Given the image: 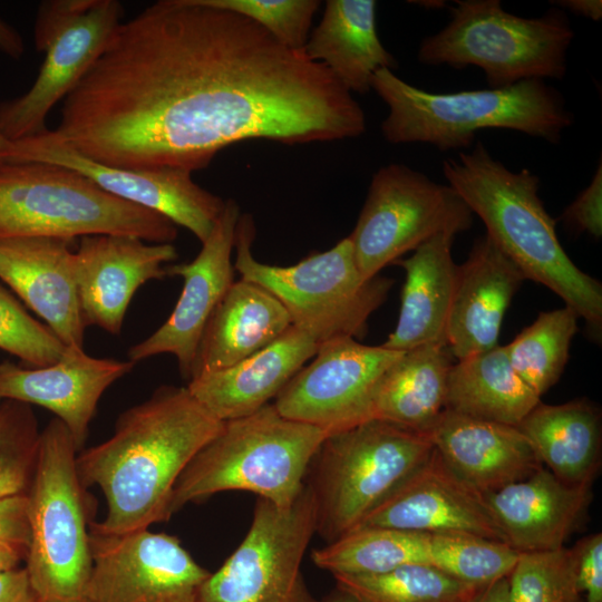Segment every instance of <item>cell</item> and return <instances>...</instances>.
<instances>
[{
	"mask_svg": "<svg viewBox=\"0 0 602 602\" xmlns=\"http://www.w3.org/2000/svg\"><path fill=\"white\" fill-rule=\"evenodd\" d=\"M572 548L520 553L508 575L509 602H583Z\"/></svg>",
	"mask_w": 602,
	"mask_h": 602,
	"instance_id": "35",
	"label": "cell"
},
{
	"mask_svg": "<svg viewBox=\"0 0 602 602\" xmlns=\"http://www.w3.org/2000/svg\"><path fill=\"white\" fill-rule=\"evenodd\" d=\"M404 353L350 337L319 343L313 360L281 389L273 402L284 417L330 433L370 419L376 386Z\"/></svg>",
	"mask_w": 602,
	"mask_h": 602,
	"instance_id": "15",
	"label": "cell"
},
{
	"mask_svg": "<svg viewBox=\"0 0 602 602\" xmlns=\"http://www.w3.org/2000/svg\"><path fill=\"white\" fill-rule=\"evenodd\" d=\"M453 358L445 343L404 351L376 386L370 419L426 434L445 409Z\"/></svg>",
	"mask_w": 602,
	"mask_h": 602,
	"instance_id": "30",
	"label": "cell"
},
{
	"mask_svg": "<svg viewBox=\"0 0 602 602\" xmlns=\"http://www.w3.org/2000/svg\"><path fill=\"white\" fill-rule=\"evenodd\" d=\"M562 221L577 233H588L600 239L602 235V164L598 167L591 183L564 210Z\"/></svg>",
	"mask_w": 602,
	"mask_h": 602,
	"instance_id": "39",
	"label": "cell"
},
{
	"mask_svg": "<svg viewBox=\"0 0 602 602\" xmlns=\"http://www.w3.org/2000/svg\"><path fill=\"white\" fill-rule=\"evenodd\" d=\"M465 602H509L508 576L498 579L479 588L474 595Z\"/></svg>",
	"mask_w": 602,
	"mask_h": 602,
	"instance_id": "45",
	"label": "cell"
},
{
	"mask_svg": "<svg viewBox=\"0 0 602 602\" xmlns=\"http://www.w3.org/2000/svg\"><path fill=\"white\" fill-rule=\"evenodd\" d=\"M554 3L555 7L564 9L563 11H570L594 21L602 18L601 0H559L554 1Z\"/></svg>",
	"mask_w": 602,
	"mask_h": 602,
	"instance_id": "44",
	"label": "cell"
},
{
	"mask_svg": "<svg viewBox=\"0 0 602 602\" xmlns=\"http://www.w3.org/2000/svg\"><path fill=\"white\" fill-rule=\"evenodd\" d=\"M336 586L358 602H465L482 586L428 565H405L379 574H333Z\"/></svg>",
	"mask_w": 602,
	"mask_h": 602,
	"instance_id": "34",
	"label": "cell"
},
{
	"mask_svg": "<svg viewBox=\"0 0 602 602\" xmlns=\"http://www.w3.org/2000/svg\"><path fill=\"white\" fill-rule=\"evenodd\" d=\"M223 423L186 387L162 386L125 410L110 438L76 457L84 487L97 485L107 503L105 518L90 526L122 534L167 521L178 477Z\"/></svg>",
	"mask_w": 602,
	"mask_h": 602,
	"instance_id": "2",
	"label": "cell"
},
{
	"mask_svg": "<svg viewBox=\"0 0 602 602\" xmlns=\"http://www.w3.org/2000/svg\"><path fill=\"white\" fill-rule=\"evenodd\" d=\"M370 86L388 107L380 129L391 144L465 149L478 132L492 128L557 144L574 122L562 94L541 79L498 89L430 93L382 68L373 74Z\"/></svg>",
	"mask_w": 602,
	"mask_h": 602,
	"instance_id": "4",
	"label": "cell"
},
{
	"mask_svg": "<svg viewBox=\"0 0 602 602\" xmlns=\"http://www.w3.org/2000/svg\"><path fill=\"white\" fill-rule=\"evenodd\" d=\"M87 235L172 243L177 229L164 215L110 194L77 171L41 162L0 164V241Z\"/></svg>",
	"mask_w": 602,
	"mask_h": 602,
	"instance_id": "6",
	"label": "cell"
},
{
	"mask_svg": "<svg viewBox=\"0 0 602 602\" xmlns=\"http://www.w3.org/2000/svg\"><path fill=\"white\" fill-rule=\"evenodd\" d=\"M39 436L29 405L1 400L0 498L27 493L36 466Z\"/></svg>",
	"mask_w": 602,
	"mask_h": 602,
	"instance_id": "36",
	"label": "cell"
},
{
	"mask_svg": "<svg viewBox=\"0 0 602 602\" xmlns=\"http://www.w3.org/2000/svg\"><path fill=\"white\" fill-rule=\"evenodd\" d=\"M572 550L583 602H602V534L583 537Z\"/></svg>",
	"mask_w": 602,
	"mask_h": 602,
	"instance_id": "40",
	"label": "cell"
},
{
	"mask_svg": "<svg viewBox=\"0 0 602 602\" xmlns=\"http://www.w3.org/2000/svg\"><path fill=\"white\" fill-rule=\"evenodd\" d=\"M540 398L513 369L505 346L498 344L453 363L445 409L517 427Z\"/></svg>",
	"mask_w": 602,
	"mask_h": 602,
	"instance_id": "31",
	"label": "cell"
},
{
	"mask_svg": "<svg viewBox=\"0 0 602 602\" xmlns=\"http://www.w3.org/2000/svg\"><path fill=\"white\" fill-rule=\"evenodd\" d=\"M123 16L117 0H47L39 4L35 46L45 60L27 93L0 103V132L8 140L48 130V114L88 72Z\"/></svg>",
	"mask_w": 602,
	"mask_h": 602,
	"instance_id": "12",
	"label": "cell"
},
{
	"mask_svg": "<svg viewBox=\"0 0 602 602\" xmlns=\"http://www.w3.org/2000/svg\"><path fill=\"white\" fill-rule=\"evenodd\" d=\"M517 428L540 462L562 482L592 484L601 465V415L589 399L538 404Z\"/></svg>",
	"mask_w": 602,
	"mask_h": 602,
	"instance_id": "29",
	"label": "cell"
},
{
	"mask_svg": "<svg viewBox=\"0 0 602 602\" xmlns=\"http://www.w3.org/2000/svg\"><path fill=\"white\" fill-rule=\"evenodd\" d=\"M315 530V501L307 483L288 506L258 497L246 535L206 579L198 602H323L310 592L301 569Z\"/></svg>",
	"mask_w": 602,
	"mask_h": 602,
	"instance_id": "13",
	"label": "cell"
},
{
	"mask_svg": "<svg viewBox=\"0 0 602 602\" xmlns=\"http://www.w3.org/2000/svg\"><path fill=\"white\" fill-rule=\"evenodd\" d=\"M434 534L359 526L312 551V562L333 574H379L405 565L433 566Z\"/></svg>",
	"mask_w": 602,
	"mask_h": 602,
	"instance_id": "32",
	"label": "cell"
},
{
	"mask_svg": "<svg viewBox=\"0 0 602 602\" xmlns=\"http://www.w3.org/2000/svg\"><path fill=\"white\" fill-rule=\"evenodd\" d=\"M0 602H37L25 567L0 572Z\"/></svg>",
	"mask_w": 602,
	"mask_h": 602,
	"instance_id": "42",
	"label": "cell"
},
{
	"mask_svg": "<svg viewBox=\"0 0 602 602\" xmlns=\"http://www.w3.org/2000/svg\"><path fill=\"white\" fill-rule=\"evenodd\" d=\"M318 347L314 338L291 326L265 348L231 367L192 378L186 388L221 421L245 417L275 398Z\"/></svg>",
	"mask_w": 602,
	"mask_h": 602,
	"instance_id": "25",
	"label": "cell"
},
{
	"mask_svg": "<svg viewBox=\"0 0 602 602\" xmlns=\"http://www.w3.org/2000/svg\"><path fill=\"white\" fill-rule=\"evenodd\" d=\"M177 259L172 243L127 235H87L75 252L82 321L119 334L127 308L140 285L166 276L164 263Z\"/></svg>",
	"mask_w": 602,
	"mask_h": 602,
	"instance_id": "19",
	"label": "cell"
},
{
	"mask_svg": "<svg viewBox=\"0 0 602 602\" xmlns=\"http://www.w3.org/2000/svg\"><path fill=\"white\" fill-rule=\"evenodd\" d=\"M526 280L485 234L458 265L446 326V344L457 360L498 346L502 321Z\"/></svg>",
	"mask_w": 602,
	"mask_h": 602,
	"instance_id": "23",
	"label": "cell"
},
{
	"mask_svg": "<svg viewBox=\"0 0 602 602\" xmlns=\"http://www.w3.org/2000/svg\"><path fill=\"white\" fill-rule=\"evenodd\" d=\"M411 3H416L417 6L424 7L426 9H439L441 7L446 6L445 1L439 0H421V1H410Z\"/></svg>",
	"mask_w": 602,
	"mask_h": 602,
	"instance_id": "48",
	"label": "cell"
},
{
	"mask_svg": "<svg viewBox=\"0 0 602 602\" xmlns=\"http://www.w3.org/2000/svg\"><path fill=\"white\" fill-rule=\"evenodd\" d=\"M0 51L12 59H20L25 54V42L20 33L0 18Z\"/></svg>",
	"mask_w": 602,
	"mask_h": 602,
	"instance_id": "43",
	"label": "cell"
},
{
	"mask_svg": "<svg viewBox=\"0 0 602 602\" xmlns=\"http://www.w3.org/2000/svg\"><path fill=\"white\" fill-rule=\"evenodd\" d=\"M134 366L129 360L91 357L75 346L66 347L62 357L46 367L4 360L0 362V401L38 405L52 411L80 452L101 395Z\"/></svg>",
	"mask_w": 602,
	"mask_h": 602,
	"instance_id": "20",
	"label": "cell"
},
{
	"mask_svg": "<svg viewBox=\"0 0 602 602\" xmlns=\"http://www.w3.org/2000/svg\"><path fill=\"white\" fill-rule=\"evenodd\" d=\"M592 484H567L547 468L485 494L506 544L518 553L551 552L584 524Z\"/></svg>",
	"mask_w": 602,
	"mask_h": 602,
	"instance_id": "22",
	"label": "cell"
},
{
	"mask_svg": "<svg viewBox=\"0 0 602 602\" xmlns=\"http://www.w3.org/2000/svg\"><path fill=\"white\" fill-rule=\"evenodd\" d=\"M254 236L252 216L241 214L234 269L241 279L273 294L288 311L292 326L318 343L366 334L369 317L385 302L394 280L379 274L365 279L356 264L349 236L330 250L289 266L258 261L251 250Z\"/></svg>",
	"mask_w": 602,
	"mask_h": 602,
	"instance_id": "10",
	"label": "cell"
},
{
	"mask_svg": "<svg viewBox=\"0 0 602 602\" xmlns=\"http://www.w3.org/2000/svg\"><path fill=\"white\" fill-rule=\"evenodd\" d=\"M77 448L58 418L39 436L29 485L26 571L37 602H82L91 569L90 505L77 469Z\"/></svg>",
	"mask_w": 602,
	"mask_h": 602,
	"instance_id": "7",
	"label": "cell"
},
{
	"mask_svg": "<svg viewBox=\"0 0 602 602\" xmlns=\"http://www.w3.org/2000/svg\"><path fill=\"white\" fill-rule=\"evenodd\" d=\"M89 541L91 569L82 602H198L211 574L166 533L104 534L90 526Z\"/></svg>",
	"mask_w": 602,
	"mask_h": 602,
	"instance_id": "14",
	"label": "cell"
},
{
	"mask_svg": "<svg viewBox=\"0 0 602 602\" xmlns=\"http://www.w3.org/2000/svg\"><path fill=\"white\" fill-rule=\"evenodd\" d=\"M455 236L438 234L418 246L411 256L394 264L406 272L397 326L382 347L396 351L446 344V326L458 265L452 258Z\"/></svg>",
	"mask_w": 602,
	"mask_h": 602,
	"instance_id": "27",
	"label": "cell"
},
{
	"mask_svg": "<svg viewBox=\"0 0 602 602\" xmlns=\"http://www.w3.org/2000/svg\"><path fill=\"white\" fill-rule=\"evenodd\" d=\"M473 215L448 184L405 164L381 166L349 235L358 270L371 279L434 236L469 230Z\"/></svg>",
	"mask_w": 602,
	"mask_h": 602,
	"instance_id": "11",
	"label": "cell"
},
{
	"mask_svg": "<svg viewBox=\"0 0 602 602\" xmlns=\"http://www.w3.org/2000/svg\"><path fill=\"white\" fill-rule=\"evenodd\" d=\"M433 452L427 434L378 419L329 434L305 477L315 534L328 544L358 527Z\"/></svg>",
	"mask_w": 602,
	"mask_h": 602,
	"instance_id": "9",
	"label": "cell"
},
{
	"mask_svg": "<svg viewBox=\"0 0 602 602\" xmlns=\"http://www.w3.org/2000/svg\"><path fill=\"white\" fill-rule=\"evenodd\" d=\"M359 526L469 535L505 543L485 496L452 472L435 449Z\"/></svg>",
	"mask_w": 602,
	"mask_h": 602,
	"instance_id": "18",
	"label": "cell"
},
{
	"mask_svg": "<svg viewBox=\"0 0 602 602\" xmlns=\"http://www.w3.org/2000/svg\"><path fill=\"white\" fill-rule=\"evenodd\" d=\"M329 430L282 416L273 404L223 423L188 463L171 498V515L225 491L252 492L278 506L299 496Z\"/></svg>",
	"mask_w": 602,
	"mask_h": 602,
	"instance_id": "5",
	"label": "cell"
},
{
	"mask_svg": "<svg viewBox=\"0 0 602 602\" xmlns=\"http://www.w3.org/2000/svg\"><path fill=\"white\" fill-rule=\"evenodd\" d=\"M291 326L288 311L268 290L243 279L233 282L205 326L190 380L237 363Z\"/></svg>",
	"mask_w": 602,
	"mask_h": 602,
	"instance_id": "26",
	"label": "cell"
},
{
	"mask_svg": "<svg viewBox=\"0 0 602 602\" xmlns=\"http://www.w3.org/2000/svg\"><path fill=\"white\" fill-rule=\"evenodd\" d=\"M0 349L16 356L27 367L38 368L57 362L66 346L0 285Z\"/></svg>",
	"mask_w": 602,
	"mask_h": 602,
	"instance_id": "37",
	"label": "cell"
},
{
	"mask_svg": "<svg viewBox=\"0 0 602 602\" xmlns=\"http://www.w3.org/2000/svg\"><path fill=\"white\" fill-rule=\"evenodd\" d=\"M366 128L352 94L303 50L204 0H159L117 26L48 133L108 166L193 173L237 142H332Z\"/></svg>",
	"mask_w": 602,
	"mask_h": 602,
	"instance_id": "1",
	"label": "cell"
},
{
	"mask_svg": "<svg viewBox=\"0 0 602 602\" xmlns=\"http://www.w3.org/2000/svg\"><path fill=\"white\" fill-rule=\"evenodd\" d=\"M26 554L23 546L0 542V572L16 569Z\"/></svg>",
	"mask_w": 602,
	"mask_h": 602,
	"instance_id": "46",
	"label": "cell"
},
{
	"mask_svg": "<svg viewBox=\"0 0 602 602\" xmlns=\"http://www.w3.org/2000/svg\"><path fill=\"white\" fill-rule=\"evenodd\" d=\"M48 130L13 142L10 148L0 152V164L41 162L77 171L110 194L187 229L201 243L210 236L225 201L197 185L192 173L176 168L136 171L108 166L57 142Z\"/></svg>",
	"mask_w": 602,
	"mask_h": 602,
	"instance_id": "16",
	"label": "cell"
},
{
	"mask_svg": "<svg viewBox=\"0 0 602 602\" xmlns=\"http://www.w3.org/2000/svg\"><path fill=\"white\" fill-rule=\"evenodd\" d=\"M448 185L486 227V235L525 279L556 293L584 319L596 339L602 329V285L580 270L562 247L555 221L538 195L540 178L528 168L511 171L482 142L443 162Z\"/></svg>",
	"mask_w": 602,
	"mask_h": 602,
	"instance_id": "3",
	"label": "cell"
},
{
	"mask_svg": "<svg viewBox=\"0 0 602 602\" xmlns=\"http://www.w3.org/2000/svg\"><path fill=\"white\" fill-rule=\"evenodd\" d=\"M426 434L452 472L483 495L543 467L516 426L444 409Z\"/></svg>",
	"mask_w": 602,
	"mask_h": 602,
	"instance_id": "24",
	"label": "cell"
},
{
	"mask_svg": "<svg viewBox=\"0 0 602 602\" xmlns=\"http://www.w3.org/2000/svg\"><path fill=\"white\" fill-rule=\"evenodd\" d=\"M376 8L373 0H328L303 49L351 94H367L377 70L397 67L378 37Z\"/></svg>",
	"mask_w": 602,
	"mask_h": 602,
	"instance_id": "28",
	"label": "cell"
},
{
	"mask_svg": "<svg viewBox=\"0 0 602 602\" xmlns=\"http://www.w3.org/2000/svg\"><path fill=\"white\" fill-rule=\"evenodd\" d=\"M455 4L450 21L421 40L419 62L478 67L492 89L565 76L574 32L562 9L554 6L538 18H523L505 11L499 0H456Z\"/></svg>",
	"mask_w": 602,
	"mask_h": 602,
	"instance_id": "8",
	"label": "cell"
},
{
	"mask_svg": "<svg viewBox=\"0 0 602 602\" xmlns=\"http://www.w3.org/2000/svg\"><path fill=\"white\" fill-rule=\"evenodd\" d=\"M72 241L25 236L0 241L2 280L66 346L84 348Z\"/></svg>",
	"mask_w": 602,
	"mask_h": 602,
	"instance_id": "21",
	"label": "cell"
},
{
	"mask_svg": "<svg viewBox=\"0 0 602 602\" xmlns=\"http://www.w3.org/2000/svg\"><path fill=\"white\" fill-rule=\"evenodd\" d=\"M29 541L27 493L0 498V542L28 548Z\"/></svg>",
	"mask_w": 602,
	"mask_h": 602,
	"instance_id": "41",
	"label": "cell"
},
{
	"mask_svg": "<svg viewBox=\"0 0 602 602\" xmlns=\"http://www.w3.org/2000/svg\"><path fill=\"white\" fill-rule=\"evenodd\" d=\"M13 142L8 140L0 132V152L7 151L11 147Z\"/></svg>",
	"mask_w": 602,
	"mask_h": 602,
	"instance_id": "49",
	"label": "cell"
},
{
	"mask_svg": "<svg viewBox=\"0 0 602 602\" xmlns=\"http://www.w3.org/2000/svg\"><path fill=\"white\" fill-rule=\"evenodd\" d=\"M240 207L226 200L210 236L202 243L196 258L187 263L172 264L166 274L183 279V289L167 320L149 337L129 348L128 360L171 353L178 362L182 376L190 380L205 326L213 311L234 282L231 262Z\"/></svg>",
	"mask_w": 602,
	"mask_h": 602,
	"instance_id": "17",
	"label": "cell"
},
{
	"mask_svg": "<svg viewBox=\"0 0 602 602\" xmlns=\"http://www.w3.org/2000/svg\"><path fill=\"white\" fill-rule=\"evenodd\" d=\"M322 601L323 602H358L349 593L344 592L343 590H341V589H339L337 586Z\"/></svg>",
	"mask_w": 602,
	"mask_h": 602,
	"instance_id": "47",
	"label": "cell"
},
{
	"mask_svg": "<svg viewBox=\"0 0 602 602\" xmlns=\"http://www.w3.org/2000/svg\"><path fill=\"white\" fill-rule=\"evenodd\" d=\"M240 13L266 30L281 45L303 50L320 1L318 0H204Z\"/></svg>",
	"mask_w": 602,
	"mask_h": 602,
	"instance_id": "38",
	"label": "cell"
},
{
	"mask_svg": "<svg viewBox=\"0 0 602 602\" xmlns=\"http://www.w3.org/2000/svg\"><path fill=\"white\" fill-rule=\"evenodd\" d=\"M579 314L570 307L541 312L505 346L515 372L540 397L561 378L577 331Z\"/></svg>",
	"mask_w": 602,
	"mask_h": 602,
	"instance_id": "33",
	"label": "cell"
}]
</instances>
